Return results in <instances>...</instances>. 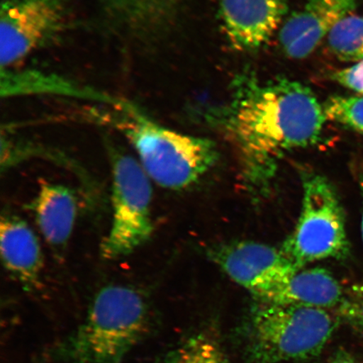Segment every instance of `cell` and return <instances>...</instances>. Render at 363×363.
<instances>
[{"label":"cell","instance_id":"1","mask_svg":"<svg viewBox=\"0 0 363 363\" xmlns=\"http://www.w3.org/2000/svg\"><path fill=\"white\" fill-rule=\"evenodd\" d=\"M233 88L224 121L251 169L269 166L285 152L319 140L328 119L305 84L284 79L262 82L242 74Z\"/></svg>","mask_w":363,"mask_h":363},{"label":"cell","instance_id":"2","mask_svg":"<svg viewBox=\"0 0 363 363\" xmlns=\"http://www.w3.org/2000/svg\"><path fill=\"white\" fill-rule=\"evenodd\" d=\"M96 116L125 136L149 178L160 187L188 188L216 161L217 150L211 140L167 128L133 103Z\"/></svg>","mask_w":363,"mask_h":363},{"label":"cell","instance_id":"3","mask_svg":"<svg viewBox=\"0 0 363 363\" xmlns=\"http://www.w3.org/2000/svg\"><path fill=\"white\" fill-rule=\"evenodd\" d=\"M149 324L146 298L130 286L107 285L95 295L88 314L61 347L68 363H123Z\"/></svg>","mask_w":363,"mask_h":363},{"label":"cell","instance_id":"4","mask_svg":"<svg viewBox=\"0 0 363 363\" xmlns=\"http://www.w3.org/2000/svg\"><path fill=\"white\" fill-rule=\"evenodd\" d=\"M261 302L252 311L247 330L248 352L256 363L316 357L339 322L325 308Z\"/></svg>","mask_w":363,"mask_h":363},{"label":"cell","instance_id":"5","mask_svg":"<svg viewBox=\"0 0 363 363\" xmlns=\"http://www.w3.org/2000/svg\"><path fill=\"white\" fill-rule=\"evenodd\" d=\"M111 166L112 220L101 256L116 260L133 253L153 233L152 180L138 158L107 143Z\"/></svg>","mask_w":363,"mask_h":363},{"label":"cell","instance_id":"6","mask_svg":"<svg viewBox=\"0 0 363 363\" xmlns=\"http://www.w3.org/2000/svg\"><path fill=\"white\" fill-rule=\"evenodd\" d=\"M282 251L299 269L316 261L347 257L343 208L325 177L308 174L303 179L301 215Z\"/></svg>","mask_w":363,"mask_h":363},{"label":"cell","instance_id":"7","mask_svg":"<svg viewBox=\"0 0 363 363\" xmlns=\"http://www.w3.org/2000/svg\"><path fill=\"white\" fill-rule=\"evenodd\" d=\"M74 27L70 0H2L1 69L16 67L35 52L60 43Z\"/></svg>","mask_w":363,"mask_h":363},{"label":"cell","instance_id":"8","mask_svg":"<svg viewBox=\"0 0 363 363\" xmlns=\"http://www.w3.org/2000/svg\"><path fill=\"white\" fill-rule=\"evenodd\" d=\"M212 257L235 283L262 302L274 301L280 289L299 270L282 249L259 242L224 245L216 249Z\"/></svg>","mask_w":363,"mask_h":363},{"label":"cell","instance_id":"9","mask_svg":"<svg viewBox=\"0 0 363 363\" xmlns=\"http://www.w3.org/2000/svg\"><path fill=\"white\" fill-rule=\"evenodd\" d=\"M289 0H216L222 28L240 52L260 48L271 39L289 10Z\"/></svg>","mask_w":363,"mask_h":363},{"label":"cell","instance_id":"10","mask_svg":"<svg viewBox=\"0 0 363 363\" xmlns=\"http://www.w3.org/2000/svg\"><path fill=\"white\" fill-rule=\"evenodd\" d=\"M108 23L142 52H155L169 30L178 0H101Z\"/></svg>","mask_w":363,"mask_h":363},{"label":"cell","instance_id":"11","mask_svg":"<svg viewBox=\"0 0 363 363\" xmlns=\"http://www.w3.org/2000/svg\"><path fill=\"white\" fill-rule=\"evenodd\" d=\"M357 3V0H306L279 30V42L286 55L294 59L310 56Z\"/></svg>","mask_w":363,"mask_h":363},{"label":"cell","instance_id":"12","mask_svg":"<svg viewBox=\"0 0 363 363\" xmlns=\"http://www.w3.org/2000/svg\"><path fill=\"white\" fill-rule=\"evenodd\" d=\"M0 74V94L2 98L62 97L98 103L112 108H125L130 103L67 77L38 68H6L1 69Z\"/></svg>","mask_w":363,"mask_h":363},{"label":"cell","instance_id":"13","mask_svg":"<svg viewBox=\"0 0 363 363\" xmlns=\"http://www.w3.org/2000/svg\"><path fill=\"white\" fill-rule=\"evenodd\" d=\"M0 253L6 271L23 287H38L43 254L34 230L21 217L6 214L0 221Z\"/></svg>","mask_w":363,"mask_h":363},{"label":"cell","instance_id":"14","mask_svg":"<svg viewBox=\"0 0 363 363\" xmlns=\"http://www.w3.org/2000/svg\"><path fill=\"white\" fill-rule=\"evenodd\" d=\"M33 208L45 242L56 251L65 250L78 213V199L74 190L66 185L43 182Z\"/></svg>","mask_w":363,"mask_h":363},{"label":"cell","instance_id":"15","mask_svg":"<svg viewBox=\"0 0 363 363\" xmlns=\"http://www.w3.org/2000/svg\"><path fill=\"white\" fill-rule=\"evenodd\" d=\"M344 292L342 285L329 271L322 267H303L284 284L272 303H292L329 310L337 308Z\"/></svg>","mask_w":363,"mask_h":363},{"label":"cell","instance_id":"16","mask_svg":"<svg viewBox=\"0 0 363 363\" xmlns=\"http://www.w3.org/2000/svg\"><path fill=\"white\" fill-rule=\"evenodd\" d=\"M157 363H230L219 342L206 333L192 335Z\"/></svg>","mask_w":363,"mask_h":363},{"label":"cell","instance_id":"17","mask_svg":"<svg viewBox=\"0 0 363 363\" xmlns=\"http://www.w3.org/2000/svg\"><path fill=\"white\" fill-rule=\"evenodd\" d=\"M328 43L340 60L363 61V17H345L330 31Z\"/></svg>","mask_w":363,"mask_h":363},{"label":"cell","instance_id":"18","mask_svg":"<svg viewBox=\"0 0 363 363\" xmlns=\"http://www.w3.org/2000/svg\"><path fill=\"white\" fill-rule=\"evenodd\" d=\"M323 108L326 119L363 134V97H330Z\"/></svg>","mask_w":363,"mask_h":363},{"label":"cell","instance_id":"19","mask_svg":"<svg viewBox=\"0 0 363 363\" xmlns=\"http://www.w3.org/2000/svg\"><path fill=\"white\" fill-rule=\"evenodd\" d=\"M337 316L357 330H363V284L344 292L337 306Z\"/></svg>","mask_w":363,"mask_h":363},{"label":"cell","instance_id":"20","mask_svg":"<svg viewBox=\"0 0 363 363\" xmlns=\"http://www.w3.org/2000/svg\"><path fill=\"white\" fill-rule=\"evenodd\" d=\"M334 79L344 87L363 94V61L335 72Z\"/></svg>","mask_w":363,"mask_h":363},{"label":"cell","instance_id":"21","mask_svg":"<svg viewBox=\"0 0 363 363\" xmlns=\"http://www.w3.org/2000/svg\"><path fill=\"white\" fill-rule=\"evenodd\" d=\"M360 188H361V191H362V199H363V176H361V178H360ZM362 240H363V214H362Z\"/></svg>","mask_w":363,"mask_h":363},{"label":"cell","instance_id":"22","mask_svg":"<svg viewBox=\"0 0 363 363\" xmlns=\"http://www.w3.org/2000/svg\"><path fill=\"white\" fill-rule=\"evenodd\" d=\"M333 363H357V362H354L351 359H347V358H340V359L335 361Z\"/></svg>","mask_w":363,"mask_h":363}]
</instances>
